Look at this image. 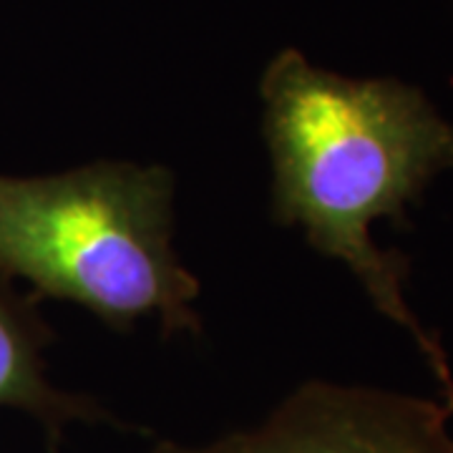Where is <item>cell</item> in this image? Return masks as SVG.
<instances>
[{
  "instance_id": "cell-3",
  "label": "cell",
  "mask_w": 453,
  "mask_h": 453,
  "mask_svg": "<svg viewBox=\"0 0 453 453\" xmlns=\"http://www.w3.org/2000/svg\"><path fill=\"white\" fill-rule=\"evenodd\" d=\"M453 403L393 390L308 380L219 453H453Z\"/></svg>"
},
{
  "instance_id": "cell-2",
  "label": "cell",
  "mask_w": 453,
  "mask_h": 453,
  "mask_svg": "<svg viewBox=\"0 0 453 453\" xmlns=\"http://www.w3.org/2000/svg\"><path fill=\"white\" fill-rule=\"evenodd\" d=\"M169 166L94 162L41 177L0 174V270L127 333L157 318L199 335L196 280L174 250Z\"/></svg>"
},
{
  "instance_id": "cell-1",
  "label": "cell",
  "mask_w": 453,
  "mask_h": 453,
  "mask_svg": "<svg viewBox=\"0 0 453 453\" xmlns=\"http://www.w3.org/2000/svg\"><path fill=\"white\" fill-rule=\"evenodd\" d=\"M259 98L273 219L300 226L310 247L350 267L375 308L416 340L453 403L446 353L403 297L408 259L372 242L378 219L405 225V207L453 169V124L416 86L348 79L297 49L270 58Z\"/></svg>"
},
{
  "instance_id": "cell-4",
  "label": "cell",
  "mask_w": 453,
  "mask_h": 453,
  "mask_svg": "<svg viewBox=\"0 0 453 453\" xmlns=\"http://www.w3.org/2000/svg\"><path fill=\"white\" fill-rule=\"evenodd\" d=\"M49 325L33 303L0 270V408L20 411L38 423L50 443L64 441L71 426H116L113 413L91 395L58 388L49 375Z\"/></svg>"
},
{
  "instance_id": "cell-5",
  "label": "cell",
  "mask_w": 453,
  "mask_h": 453,
  "mask_svg": "<svg viewBox=\"0 0 453 453\" xmlns=\"http://www.w3.org/2000/svg\"><path fill=\"white\" fill-rule=\"evenodd\" d=\"M149 453H219L217 443L210 446H184V443H174V441H159Z\"/></svg>"
}]
</instances>
